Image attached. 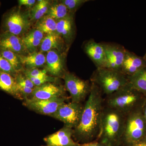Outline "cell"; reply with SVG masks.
<instances>
[{"label": "cell", "instance_id": "obj_35", "mask_svg": "<svg viewBox=\"0 0 146 146\" xmlns=\"http://www.w3.org/2000/svg\"><path fill=\"white\" fill-rule=\"evenodd\" d=\"M142 111L144 117L146 121V100L142 106Z\"/></svg>", "mask_w": 146, "mask_h": 146}, {"label": "cell", "instance_id": "obj_7", "mask_svg": "<svg viewBox=\"0 0 146 146\" xmlns=\"http://www.w3.org/2000/svg\"><path fill=\"white\" fill-rule=\"evenodd\" d=\"M63 79L65 89L70 93L72 102L81 103L89 96L91 87L89 80L82 79L68 71Z\"/></svg>", "mask_w": 146, "mask_h": 146}, {"label": "cell", "instance_id": "obj_25", "mask_svg": "<svg viewBox=\"0 0 146 146\" xmlns=\"http://www.w3.org/2000/svg\"><path fill=\"white\" fill-rule=\"evenodd\" d=\"M70 13L60 1H56L51 3L46 15L57 21L67 17Z\"/></svg>", "mask_w": 146, "mask_h": 146}, {"label": "cell", "instance_id": "obj_13", "mask_svg": "<svg viewBox=\"0 0 146 146\" xmlns=\"http://www.w3.org/2000/svg\"><path fill=\"white\" fill-rule=\"evenodd\" d=\"M74 129L64 125L56 132L48 135L44 140L48 146H78L73 139Z\"/></svg>", "mask_w": 146, "mask_h": 146}, {"label": "cell", "instance_id": "obj_23", "mask_svg": "<svg viewBox=\"0 0 146 146\" xmlns=\"http://www.w3.org/2000/svg\"><path fill=\"white\" fill-rule=\"evenodd\" d=\"M56 21L46 15L36 21L34 29L42 32L44 34L56 33Z\"/></svg>", "mask_w": 146, "mask_h": 146}, {"label": "cell", "instance_id": "obj_37", "mask_svg": "<svg viewBox=\"0 0 146 146\" xmlns=\"http://www.w3.org/2000/svg\"><path fill=\"white\" fill-rule=\"evenodd\" d=\"M48 146L47 145H46V146Z\"/></svg>", "mask_w": 146, "mask_h": 146}, {"label": "cell", "instance_id": "obj_19", "mask_svg": "<svg viewBox=\"0 0 146 146\" xmlns=\"http://www.w3.org/2000/svg\"><path fill=\"white\" fill-rule=\"evenodd\" d=\"M0 90L19 100H24L15 78L0 71Z\"/></svg>", "mask_w": 146, "mask_h": 146}, {"label": "cell", "instance_id": "obj_12", "mask_svg": "<svg viewBox=\"0 0 146 146\" xmlns=\"http://www.w3.org/2000/svg\"><path fill=\"white\" fill-rule=\"evenodd\" d=\"M65 86L58 83L48 82L35 86L31 96L28 99L48 100L54 98L66 97Z\"/></svg>", "mask_w": 146, "mask_h": 146}, {"label": "cell", "instance_id": "obj_5", "mask_svg": "<svg viewBox=\"0 0 146 146\" xmlns=\"http://www.w3.org/2000/svg\"><path fill=\"white\" fill-rule=\"evenodd\" d=\"M142 108L126 116L122 146H131L146 136V121Z\"/></svg>", "mask_w": 146, "mask_h": 146}, {"label": "cell", "instance_id": "obj_26", "mask_svg": "<svg viewBox=\"0 0 146 146\" xmlns=\"http://www.w3.org/2000/svg\"><path fill=\"white\" fill-rule=\"evenodd\" d=\"M0 54L5 58L18 73L22 72L24 70L19 55L7 50L0 49Z\"/></svg>", "mask_w": 146, "mask_h": 146}, {"label": "cell", "instance_id": "obj_24", "mask_svg": "<svg viewBox=\"0 0 146 146\" xmlns=\"http://www.w3.org/2000/svg\"><path fill=\"white\" fill-rule=\"evenodd\" d=\"M29 12L31 21H37L46 15L51 1L48 0L37 1Z\"/></svg>", "mask_w": 146, "mask_h": 146}, {"label": "cell", "instance_id": "obj_31", "mask_svg": "<svg viewBox=\"0 0 146 146\" xmlns=\"http://www.w3.org/2000/svg\"><path fill=\"white\" fill-rule=\"evenodd\" d=\"M16 82L19 86H25L28 88L34 89L35 86L32 82L22 72L18 73L15 77Z\"/></svg>", "mask_w": 146, "mask_h": 146}, {"label": "cell", "instance_id": "obj_30", "mask_svg": "<svg viewBox=\"0 0 146 146\" xmlns=\"http://www.w3.org/2000/svg\"><path fill=\"white\" fill-rule=\"evenodd\" d=\"M33 82L35 86H38L42 85L48 82H54L58 83L59 81V78L50 76L48 75L43 76L41 77L37 78L29 79Z\"/></svg>", "mask_w": 146, "mask_h": 146}, {"label": "cell", "instance_id": "obj_18", "mask_svg": "<svg viewBox=\"0 0 146 146\" xmlns=\"http://www.w3.org/2000/svg\"><path fill=\"white\" fill-rule=\"evenodd\" d=\"M39 47L40 51L42 52L55 50L67 54L69 48L57 33L45 35Z\"/></svg>", "mask_w": 146, "mask_h": 146}, {"label": "cell", "instance_id": "obj_17", "mask_svg": "<svg viewBox=\"0 0 146 146\" xmlns=\"http://www.w3.org/2000/svg\"><path fill=\"white\" fill-rule=\"evenodd\" d=\"M146 67V61L143 57L127 50L121 72L128 77Z\"/></svg>", "mask_w": 146, "mask_h": 146}, {"label": "cell", "instance_id": "obj_32", "mask_svg": "<svg viewBox=\"0 0 146 146\" xmlns=\"http://www.w3.org/2000/svg\"><path fill=\"white\" fill-rule=\"evenodd\" d=\"M35 0H19L18 1V5L21 7L22 6H25L29 8H32L36 4Z\"/></svg>", "mask_w": 146, "mask_h": 146}, {"label": "cell", "instance_id": "obj_1", "mask_svg": "<svg viewBox=\"0 0 146 146\" xmlns=\"http://www.w3.org/2000/svg\"><path fill=\"white\" fill-rule=\"evenodd\" d=\"M91 92L84 106L78 125L74 129L73 138L79 144L96 141L100 129L104 100L99 88L91 83Z\"/></svg>", "mask_w": 146, "mask_h": 146}, {"label": "cell", "instance_id": "obj_20", "mask_svg": "<svg viewBox=\"0 0 146 146\" xmlns=\"http://www.w3.org/2000/svg\"><path fill=\"white\" fill-rule=\"evenodd\" d=\"M28 54L37 51L38 47H40L44 34L35 29H32L21 36Z\"/></svg>", "mask_w": 146, "mask_h": 146}, {"label": "cell", "instance_id": "obj_2", "mask_svg": "<svg viewBox=\"0 0 146 146\" xmlns=\"http://www.w3.org/2000/svg\"><path fill=\"white\" fill-rule=\"evenodd\" d=\"M126 116L105 106L100 129L96 141L107 146L121 145Z\"/></svg>", "mask_w": 146, "mask_h": 146}, {"label": "cell", "instance_id": "obj_34", "mask_svg": "<svg viewBox=\"0 0 146 146\" xmlns=\"http://www.w3.org/2000/svg\"><path fill=\"white\" fill-rule=\"evenodd\" d=\"M131 146H146V136Z\"/></svg>", "mask_w": 146, "mask_h": 146}, {"label": "cell", "instance_id": "obj_28", "mask_svg": "<svg viewBox=\"0 0 146 146\" xmlns=\"http://www.w3.org/2000/svg\"><path fill=\"white\" fill-rule=\"evenodd\" d=\"M0 71L7 73L15 78L18 74L5 58L0 54Z\"/></svg>", "mask_w": 146, "mask_h": 146}, {"label": "cell", "instance_id": "obj_27", "mask_svg": "<svg viewBox=\"0 0 146 146\" xmlns=\"http://www.w3.org/2000/svg\"><path fill=\"white\" fill-rule=\"evenodd\" d=\"M89 1L88 0H61L60 1L66 6L70 13H75L82 6Z\"/></svg>", "mask_w": 146, "mask_h": 146}, {"label": "cell", "instance_id": "obj_3", "mask_svg": "<svg viewBox=\"0 0 146 146\" xmlns=\"http://www.w3.org/2000/svg\"><path fill=\"white\" fill-rule=\"evenodd\" d=\"M146 100L144 95L128 83L113 94L106 96L104 104L127 116L142 108Z\"/></svg>", "mask_w": 146, "mask_h": 146}, {"label": "cell", "instance_id": "obj_36", "mask_svg": "<svg viewBox=\"0 0 146 146\" xmlns=\"http://www.w3.org/2000/svg\"><path fill=\"white\" fill-rule=\"evenodd\" d=\"M143 58L144 59H145V60L146 61V51L145 53V54L144 55V56L143 57Z\"/></svg>", "mask_w": 146, "mask_h": 146}, {"label": "cell", "instance_id": "obj_38", "mask_svg": "<svg viewBox=\"0 0 146 146\" xmlns=\"http://www.w3.org/2000/svg\"><path fill=\"white\" fill-rule=\"evenodd\" d=\"M0 5H1V3H0Z\"/></svg>", "mask_w": 146, "mask_h": 146}, {"label": "cell", "instance_id": "obj_33", "mask_svg": "<svg viewBox=\"0 0 146 146\" xmlns=\"http://www.w3.org/2000/svg\"><path fill=\"white\" fill-rule=\"evenodd\" d=\"M78 146H107L96 141L86 143L79 144Z\"/></svg>", "mask_w": 146, "mask_h": 146}, {"label": "cell", "instance_id": "obj_4", "mask_svg": "<svg viewBox=\"0 0 146 146\" xmlns=\"http://www.w3.org/2000/svg\"><path fill=\"white\" fill-rule=\"evenodd\" d=\"M91 83L99 88L102 94L111 95L129 83L128 77L121 71L97 68L90 78Z\"/></svg>", "mask_w": 146, "mask_h": 146}, {"label": "cell", "instance_id": "obj_11", "mask_svg": "<svg viewBox=\"0 0 146 146\" xmlns=\"http://www.w3.org/2000/svg\"><path fill=\"white\" fill-rule=\"evenodd\" d=\"M67 53L51 50L48 52L46 55L45 70L51 76L58 78H63L66 70V57Z\"/></svg>", "mask_w": 146, "mask_h": 146}, {"label": "cell", "instance_id": "obj_10", "mask_svg": "<svg viewBox=\"0 0 146 146\" xmlns=\"http://www.w3.org/2000/svg\"><path fill=\"white\" fill-rule=\"evenodd\" d=\"M105 54L103 68L121 71L127 50L123 46L113 43H102Z\"/></svg>", "mask_w": 146, "mask_h": 146}, {"label": "cell", "instance_id": "obj_8", "mask_svg": "<svg viewBox=\"0 0 146 146\" xmlns=\"http://www.w3.org/2000/svg\"><path fill=\"white\" fill-rule=\"evenodd\" d=\"M83 107L82 103L65 102L50 117L62 122L64 125L74 129L79 123Z\"/></svg>", "mask_w": 146, "mask_h": 146}, {"label": "cell", "instance_id": "obj_29", "mask_svg": "<svg viewBox=\"0 0 146 146\" xmlns=\"http://www.w3.org/2000/svg\"><path fill=\"white\" fill-rule=\"evenodd\" d=\"M22 72L29 79L39 78L47 74V71L45 69L40 70L39 68L24 69Z\"/></svg>", "mask_w": 146, "mask_h": 146}, {"label": "cell", "instance_id": "obj_9", "mask_svg": "<svg viewBox=\"0 0 146 146\" xmlns=\"http://www.w3.org/2000/svg\"><path fill=\"white\" fill-rule=\"evenodd\" d=\"M68 99L67 97L43 100L27 99L24 100L23 104L36 113L50 116Z\"/></svg>", "mask_w": 146, "mask_h": 146}, {"label": "cell", "instance_id": "obj_14", "mask_svg": "<svg viewBox=\"0 0 146 146\" xmlns=\"http://www.w3.org/2000/svg\"><path fill=\"white\" fill-rule=\"evenodd\" d=\"M74 15L75 13H70L67 17L56 21V32L63 38L69 47L75 38L76 27Z\"/></svg>", "mask_w": 146, "mask_h": 146}, {"label": "cell", "instance_id": "obj_16", "mask_svg": "<svg viewBox=\"0 0 146 146\" xmlns=\"http://www.w3.org/2000/svg\"><path fill=\"white\" fill-rule=\"evenodd\" d=\"M84 50L96 65V68H103L105 63V54L102 43H97L91 39L83 46Z\"/></svg>", "mask_w": 146, "mask_h": 146}, {"label": "cell", "instance_id": "obj_21", "mask_svg": "<svg viewBox=\"0 0 146 146\" xmlns=\"http://www.w3.org/2000/svg\"><path fill=\"white\" fill-rule=\"evenodd\" d=\"M22 65L24 69L39 68L46 64V56L43 52L36 51L25 55H20Z\"/></svg>", "mask_w": 146, "mask_h": 146}, {"label": "cell", "instance_id": "obj_15", "mask_svg": "<svg viewBox=\"0 0 146 146\" xmlns=\"http://www.w3.org/2000/svg\"><path fill=\"white\" fill-rule=\"evenodd\" d=\"M0 49L10 51L20 55L28 54L21 36L7 32L0 33Z\"/></svg>", "mask_w": 146, "mask_h": 146}, {"label": "cell", "instance_id": "obj_6", "mask_svg": "<svg viewBox=\"0 0 146 146\" xmlns=\"http://www.w3.org/2000/svg\"><path fill=\"white\" fill-rule=\"evenodd\" d=\"M31 21L29 13L23 12L19 7L13 8L4 17L2 31L21 36L30 30Z\"/></svg>", "mask_w": 146, "mask_h": 146}, {"label": "cell", "instance_id": "obj_22", "mask_svg": "<svg viewBox=\"0 0 146 146\" xmlns=\"http://www.w3.org/2000/svg\"><path fill=\"white\" fill-rule=\"evenodd\" d=\"M128 77L129 84L146 97V67Z\"/></svg>", "mask_w": 146, "mask_h": 146}]
</instances>
